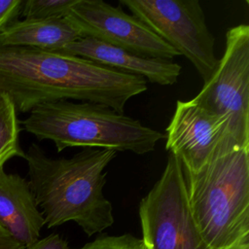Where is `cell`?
<instances>
[{"label": "cell", "mask_w": 249, "mask_h": 249, "mask_svg": "<svg viewBox=\"0 0 249 249\" xmlns=\"http://www.w3.org/2000/svg\"><path fill=\"white\" fill-rule=\"evenodd\" d=\"M147 81L91 60L35 48L0 45V91L16 111L59 100L98 103L124 113Z\"/></svg>", "instance_id": "cell-1"}, {"label": "cell", "mask_w": 249, "mask_h": 249, "mask_svg": "<svg viewBox=\"0 0 249 249\" xmlns=\"http://www.w3.org/2000/svg\"><path fill=\"white\" fill-rule=\"evenodd\" d=\"M116 157L113 150L83 148L70 159H52L37 144H31L24 159L45 226L74 222L89 236L111 227L113 207L103 190L106 167Z\"/></svg>", "instance_id": "cell-2"}, {"label": "cell", "mask_w": 249, "mask_h": 249, "mask_svg": "<svg viewBox=\"0 0 249 249\" xmlns=\"http://www.w3.org/2000/svg\"><path fill=\"white\" fill-rule=\"evenodd\" d=\"M183 174L190 212L207 247L249 249V149Z\"/></svg>", "instance_id": "cell-3"}, {"label": "cell", "mask_w": 249, "mask_h": 249, "mask_svg": "<svg viewBox=\"0 0 249 249\" xmlns=\"http://www.w3.org/2000/svg\"><path fill=\"white\" fill-rule=\"evenodd\" d=\"M38 140H50L56 151L83 147L145 155L165 138L159 130L112 108L91 102L59 100L36 106L22 121Z\"/></svg>", "instance_id": "cell-4"}, {"label": "cell", "mask_w": 249, "mask_h": 249, "mask_svg": "<svg viewBox=\"0 0 249 249\" xmlns=\"http://www.w3.org/2000/svg\"><path fill=\"white\" fill-rule=\"evenodd\" d=\"M193 102L226 124L236 150L249 149V25L231 27L224 54Z\"/></svg>", "instance_id": "cell-5"}, {"label": "cell", "mask_w": 249, "mask_h": 249, "mask_svg": "<svg viewBox=\"0 0 249 249\" xmlns=\"http://www.w3.org/2000/svg\"><path fill=\"white\" fill-rule=\"evenodd\" d=\"M138 214L146 249H209L190 212L182 164L172 154L140 200Z\"/></svg>", "instance_id": "cell-6"}, {"label": "cell", "mask_w": 249, "mask_h": 249, "mask_svg": "<svg viewBox=\"0 0 249 249\" xmlns=\"http://www.w3.org/2000/svg\"><path fill=\"white\" fill-rule=\"evenodd\" d=\"M160 38L184 55L205 83L217 67L215 38L198 0H121Z\"/></svg>", "instance_id": "cell-7"}, {"label": "cell", "mask_w": 249, "mask_h": 249, "mask_svg": "<svg viewBox=\"0 0 249 249\" xmlns=\"http://www.w3.org/2000/svg\"><path fill=\"white\" fill-rule=\"evenodd\" d=\"M81 37L152 58L171 60L179 53L143 21L103 0H78L64 18Z\"/></svg>", "instance_id": "cell-8"}, {"label": "cell", "mask_w": 249, "mask_h": 249, "mask_svg": "<svg viewBox=\"0 0 249 249\" xmlns=\"http://www.w3.org/2000/svg\"><path fill=\"white\" fill-rule=\"evenodd\" d=\"M165 138L166 150L189 171H197L214 160L237 151L225 122L192 100H177Z\"/></svg>", "instance_id": "cell-9"}, {"label": "cell", "mask_w": 249, "mask_h": 249, "mask_svg": "<svg viewBox=\"0 0 249 249\" xmlns=\"http://www.w3.org/2000/svg\"><path fill=\"white\" fill-rule=\"evenodd\" d=\"M59 53L80 56L160 86L174 85L182 67L172 60L143 56L90 37H80Z\"/></svg>", "instance_id": "cell-10"}, {"label": "cell", "mask_w": 249, "mask_h": 249, "mask_svg": "<svg viewBox=\"0 0 249 249\" xmlns=\"http://www.w3.org/2000/svg\"><path fill=\"white\" fill-rule=\"evenodd\" d=\"M44 226L29 182L0 168V228L25 247L39 239Z\"/></svg>", "instance_id": "cell-11"}, {"label": "cell", "mask_w": 249, "mask_h": 249, "mask_svg": "<svg viewBox=\"0 0 249 249\" xmlns=\"http://www.w3.org/2000/svg\"><path fill=\"white\" fill-rule=\"evenodd\" d=\"M81 35L63 18L18 19L0 31V45L35 48L59 53Z\"/></svg>", "instance_id": "cell-12"}, {"label": "cell", "mask_w": 249, "mask_h": 249, "mask_svg": "<svg viewBox=\"0 0 249 249\" xmlns=\"http://www.w3.org/2000/svg\"><path fill=\"white\" fill-rule=\"evenodd\" d=\"M18 134L17 111L9 97L0 91V168L14 157L24 158Z\"/></svg>", "instance_id": "cell-13"}, {"label": "cell", "mask_w": 249, "mask_h": 249, "mask_svg": "<svg viewBox=\"0 0 249 249\" xmlns=\"http://www.w3.org/2000/svg\"><path fill=\"white\" fill-rule=\"evenodd\" d=\"M78 0H24L20 15L26 19L63 18Z\"/></svg>", "instance_id": "cell-14"}, {"label": "cell", "mask_w": 249, "mask_h": 249, "mask_svg": "<svg viewBox=\"0 0 249 249\" xmlns=\"http://www.w3.org/2000/svg\"><path fill=\"white\" fill-rule=\"evenodd\" d=\"M74 249H146L141 238L130 233L101 235L94 240Z\"/></svg>", "instance_id": "cell-15"}, {"label": "cell", "mask_w": 249, "mask_h": 249, "mask_svg": "<svg viewBox=\"0 0 249 249\" xmlns=\"http://www.w3.org/2000/svg\"><path fill=\"white\" fill-rule=\"evenodd\" d=\"M23 0H0V31L18 20Z\"/></svg>", "instance_id": "cell-16"}, {"label": "cell", "mask_w": 249, "mask_h": 249, "mask_svg": "<svg viewBox=\"0 0 249 249\" xmlns=\"http://www.w3.org/2000/svg\"><path fill=\"white\" fill-rule=\"evenodd\" d=\"M23 249H70L67 240L58 233H51L46 237L39 238Z\"/></svg>", "instance_id": "cell-17"}, {"label": "cell", "mask_w": 249, "mask_h": 249, "mask_svg": "<svg viewBox=\"0 0 249 249\" xmlns=\"http://www.w3.org/2000/svg\"><path fill=\"white\" fill-rule=\"evenodd\" d=\"M20 243L11 237L4 230L0 229V249H23Z\"/></svg>", "instance_id": "cell-18"}]
</instances>
